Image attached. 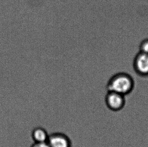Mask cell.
<instances>
[{"mask_svg": "<svg viewBox=\"0 0 148 147\" xmlns=\"http://www.w3.org/2000/svg\"><path fill=\"white\" fill-rule=\"evenodd\" d=\"M132 67L135 72L142 77L148 76V54L139 52L134 56Z\"/></svg>", "mask_w": 148, "mask_h": 147, "instance_id": "3957f363", "label": "cell"}, {"mask_svg": "<svg viewBox=\"0 0 148 147\" xmlns=\"http://www.w3.org/2000/svg\"><path fill=\"white\" fill-rule=\"evenodd\" d=\"M140 52L148 54V38L141 42L140 45Z\"/></svg>", "mask_w": 148, "mask_h": 147, "instance_id": "8992f818", "label": "cell"}, {"mask_svg": "<svg viewBox=\"0 0 148 147\" xmlns=\"http://www.w3.org/2000/svg\"><path fill=\"white\" fill-rule=\"evenodd\" d=\"M134 79L130 74L125 72L115 73L108 79L106 83L107 91H112L126 96L134 89Z\"/></svg>", "mask_w": 148, "mask_h": 147, "instance_id": "6da1fadb", "label": "cell"}, {"mask_svg": "<svg viewBox=\"0 0 148 147\" xmlns=\"http://www.w3.org/2000/svg\"><path fill=\"white\" fill-rule=\"evenodd\" d=\"M30 147H50V146L47 142L42 143H34Z\"/></svg>", "mask_w": 148, "mask_h": 147, "instance_id": "52a82bcc", "label": "cell"}, {"mask_svg": "<svg viewBox=\"0 0 148 147\" xmlns=\"http://www.w3.org/2000/svg\"><path fill=\"white\" fill-rule=\"evenodd\" d=\"M107 107L113 111H120L126 104L125 96L112 91H107L105 98Z\"/></svg>", "mask_w": 148, "mask_h": 147, "instance_id": "7a4b0ae2", "label": "cell"}, {"mask_svg": "<svg viewBox=\"0 0 148 147\" xmlns=\"http://www.w3.org/2000/svg\"><path fill=\"white\" fill-rule=\"evenodd\" d=\"M47 143L50 147H72L70 138L65 133L59 132L49 135Z\"/></svg>", "mask_w": 148, "mask_h": 147, "instance_id": "277c9868", "label": "cell"}, {"mask_svg": "<svg viewBox=\"0 0 148 147\" xmlns=\"http://www.w3.org/2000/svg\"><path fill=\"white\" fill-rule=\"evenodd\" d=\"M49 135L46 130L42 127L34 128L32 133V137L34 143L47 142Z\"/></svg>", "mask_w": 148, "mask_h": 147, "instance_id": "5b68a950", "label": "cell"}]
</instances>
